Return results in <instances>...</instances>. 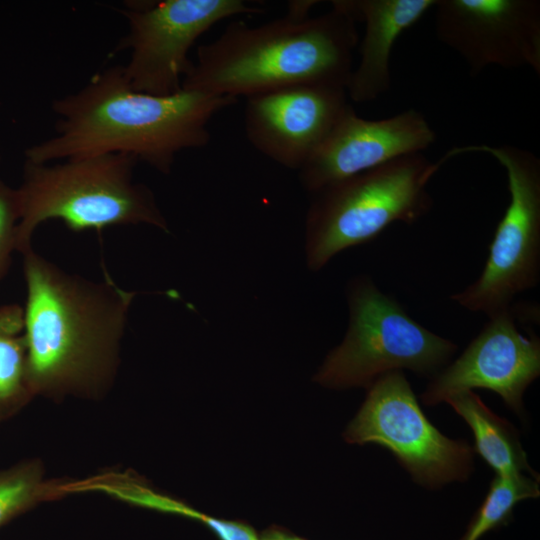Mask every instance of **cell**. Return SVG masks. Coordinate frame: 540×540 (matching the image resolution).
<instances>
[{
  "instance_id": "6da1fadb",
  "label": "cell",
  "mask_w": 540,
  "mask_h": 540,
  "mask_svg": "<svg viewBox=\"0 0 540 540\" xmlns=\"http://www.w3.org/2000/svg\"><path fill=\"white\" fill-rule=\"evenodd\" d=\"M23 256L24 339L35 396L100 400L112 388L136 292L69 273L33 250Z\"/></svg>"
},
{
  "instance_id": "7a4b0ae2",
  "label": "cell",
  "mask_w": 540,
  "mask_h": 540,
  "mask_svg": "<svg viewBox=\"0 0 540 540\" xmlns=\"http://www.w3.org/2000/svg\"><path fill=\"white\" fill-rule=\"evenodd\" d=\"M236 98L184 90L152 95L134 90L120 65L94 74L75 93L56 99L55 134L25 150L26 160L52 163L122 153L162 174L177 155L210 142L208 124Z\"/></svg>"
},
{
  "instance_id": "3957f363",
  "label": "cell",
  "mask_w": 540,
  "mask_h": 540,
  "mask_svg": "<svg viewBox=\"0 0 540 540\" xmlns=\"http://www.w3.org/2000/svg\"><path fill=\"white\" fill-rule=\"evenodd\" d=\"M315 17L287 10L251 26L231 21L200 45L182 89L238 98L309 82L347 83L358 43L356 21L336 1Z\"/></svg>"
},
{
  "instance_id": "277c9868",
  "label": "cell",
  "mask_w": 540,
  "mask_h": 540,
  "mask_svg": "<svg viewBox=\"0 0 540 540\" xmlns=\"http://www.w3.org/2000/svg\"><path fill=\"white\" fill-rule=\"evenodd\" d=\"M61 161L25 160L17 188L21 254L32 248L35 230L49 220H60L74 232L101 233L110 226L138 224L169 232L154 193L134 179L135 158L111 153Z\"/></svg>"
},
{
  "instance_id": "5b68a950",
  "label": "cell",
  "mask_w": 540,
  "mask_h": 540,
  "mask_svg": "<svg viewBox=\"0 0 540 540\" xmlns=\"http://www.w3.org/2000/svg\"><path fill=\"white\" fill-rule=\"evenodd\" d=\"M439 169L423 153L411 154L313 194L305 225L309 269L321 270L341 251L376 239L393 223L424 217L433 206L428 184Z\"/></svg>"
},
{
  "instance_id": "8992f818",
  "label": "cell",
  "mask_w": 540,
  "mask_h": 540,
  "mask_svg": "<svg viewBox=\"0 0 540 540\" xmlns=\"http://www.w3.org/2000/svg\"><path fill=\"white\" fill-rule=\"evenodd\" d=\"M347 302L346 334L314 376L324 387L367 389L381 376L403 370L432 378L458 349L413 319L369 276L350 282Z\"/></svg>"
},
{
  "instance_id": "52a82bcc",
  "label": "cell",
  "mask_w": 540,
  "mask_h": 540,
  "mask_svg": "<svg viewBox=\"0 0 540 540\" xmlns=\"http://www.w3.org/2000/svg\"><path fill=\"white\" fill-rule=\"evenodd\" d=\"M485 153L504 168L509 204L489 245L478 278L450 299L471 312L487 316L511 306L516 297L536 287L540 279V159L512 145L455 147L440 160L464 153Z\"/></svg>"
},
{
  "instance_id": "ba28073f",
  "label": "cell",
  "mask_w": 540,
  "mask_h": 540,
  "mask_svg": "<svg viewBox=\"0 0 540 540\" xmlns=\"http://www.w3.org/2000/svg\"><path fill=\"white\" fill-rule=\"evenodd\" d=\"M343 438L389 450L419 485L437 489L469 478L475 451L462 439L443 435L425 416L403 371L378 378Z\"/></svg>"
},
{
  "instance_id": "9c48e42d",
  "label": "cell",
  "mask_w": 540,
  "mask_h": 540,
  "mask_svg": "<svg viewBox=\"0 0 540 540\" xmlns=\"http://www.w3.org/2000/svg\"><path fill=\"white\" fill-rule=\"evenodd\" d=\"M121 12L128 32L116 51H130L122 66L126 80L136 91L165 96L182 90L193 62L188 53L202 34L223 19L263 9L243 0H162L131 2Z\"/></svg>"
},
{
  "instance_id": "30bf717a",
  "label": "cell",
  "mask_w": 540,
  "mask_h": 540,
  "mask_svg": "<svg viewBox=\"0 0 540 540\" xmlns=\"http://www.w3.org/2000/svg\"><path fill=\"white\" fill-rule=\"evenodd\" d=\"M519 305L488 316L462 354L434 375L420 399L435 406L459 392L476 388L498 394L509 409L521 416L523 394L540 375V339L524 334Z\"/></svg>"
},
{
  "instance_id": "8fae6325",
  "label": "cell",
  "mask_w": 540,
  "mask_h": 540,
  "mask_svg": "<svg viewBox=\"0 0 540 540\" xmlns=\"http://www.w3.org/2000/svg\"><path fill=\"white\" fill-rule=\"evenodd\" d=\"M434 11L437 38L472 75L490 66L540 75V1L436 0Z\"/></svg>"
},
{
  "instance_id": "7c38bea8",
  "label": "cell",
  "mask_w": 540,
  "mask_h": 540,
  "mask_svg": "<svg viewBox=\"0 0 540 540\" xmlns=\"http://www.w3.org/2000/svg\"><path fill=\"white\" fill-rule=\"evenodd\" d=\"M346 86L309 82L246 98L245 134L264 156L299 171L349 106Z\"/></svg>"
},
{
  "instance_id": "4fadbf2b",
  "label": "cell",
  "mask_w": 540,
  "mask_h": 540,
  "mask_svg": "<svg viewBox=\"0 0 540 540\" xmlns=\"http://www.w3.org/2000/svg\"><path fill=\"white\" fill-rule=\"evenodd\" d=\"M436 140L426 117L415 109L379 120L358 116L349 105L328 136L298 171L311 194L400 157L423 153Z\"/></svg>"
},
{
  "instance_id": "5bb4252c",
  "label": "cell",
  "mask_w": 540,
  "mask_h": 540,
  "mask_svg": "<svg viewBox=\"0 0 540 540\" xmlns=\"http://www.w3.org/2000/svg\"><path fill=\"white\" fill-rule=\"evenodd\" d=\"M354 20L364 24L360 60L347 83L356 103L377 100L391 87L390 60L397 39L415 25L436 0H336Z\"/></svg>"
},
{
  "instance_id": "9a60e30c",
  "label": "cell",
  "mask_w": 540,
  "mask_h": 540,
  "mask_svg": "<svg viewBox=\"0 0 540 540\" xmlns=\"http://www.w3.org/2000/svg\"><path fill=\"white\" fill-rule=\"evenodd\" d=\"M87 491L102 492L133 506L197 521L205 525L218 540H261L260 535L248 523L204 514L182 500L156 490L130 471H110L85 480H74L72 493Z\"/></svg>"
},
{
  "instance_id": "2e32d148",
  "label": "cell",
  "mask_w": 540,
  "mask_h": 540,
  "mask_svg": "<svg viewBox=\"0 0 540 540\" xmlns=\"http://www.w3.org/2000/svg\"><path fill=\"white\" fill-rule=\"evenodd\" d=\"M445 402L469 425L475 440L474 451L496 474L528 472L539 477L529 466L515 427L487 407L473 390L456 393Z\"/></svg>"
},
{
  "instance_id": "e0dca14e",
  "label": "cell",
  "mask_w": 540,
  "mask_h": 540,
  "mask_svg": "<svg viewBox=\"0 0 540 540\" xmlns=\"http://www.w3.org/2000/svg\"><path fill=\"white\" fill-rule=\"evenodd\" d=\"M35 397L27 367L24 309L0 308V420L9 418Z\"/></svg>"
},
{
  "instance_id": "ac0fdd59",
  "label": "cell",
  "mask_w": 540,
  "mask_h": 540,
  "mask_svg": "<svg viewBox=\"0 0 540 540\" xmlns=\"http://www.w3.org/2000/svg\"><path fill=\"white\" fill-rule=\"evenodd\" d=\"M71 479H51L37 458L0 470V527L37 505L70 493Z\"/></svg>"
},
{
  "instance_id": "d6986e66",
  "label": "cell",
  "mask_w": 540,
  "mask_h": 540,
  "mask_svg": "<svg viewBox=\"0 0 540 540\" xmlns=\"http://www.w3.org/2000/svg\"><path fill=\"white\" fill-rule=\"evenodd\" d=\"M539 478L531 475L496 474L488 492L459 540H479L487 532L506 526L514 507L522 500L539 497Z\"/></svg>"
},
{
  "instance_id": "ffe728a7",
  "label": "cell",
  "mask_w": 540,
  "mask_h": 540,
  "mask_svg": "<svg viewBox=\"0 0 540 540\" xmlns=\"http://www.w3.org/2000/svg\"><path fill=\"white\" fill-rule=\"evenodd\" d=\"M20 204L17 188L0 180V282L5 277L14 251H17Z\"/></svg>"
},
{
  "instance_id": "44dd1931",
  "label": "cell",
  "mask_w": 540,
  "mask_h": 540,
  "mask_svg": "<svg viewBox=\"0 0 540 540\" xmlns=\"http://www.w3.org/2000/svg\"><path fill=\"white\" fill-rule=\"evenodd\" d=\"M260 538L261 540H307L280 526L267 528L262 532Z\"/></svg>"
},
{
  "instance_id": "7402d4cb",
  "label": "cell",
  "mask_w": 540,
  "mask_h": 540,
  "mask_svg": "<svg viewBox=\"0 0 540 540\" xmlns=\"http://www.w3.org/2000/svg\"><path fill=\"white\" fill-rule=\"evenodd\" d=\"M0 159H1V155H0Z\"/></svg>"
}]
</instances>
